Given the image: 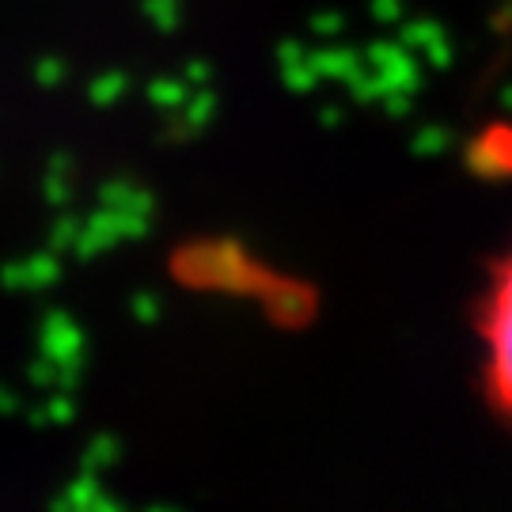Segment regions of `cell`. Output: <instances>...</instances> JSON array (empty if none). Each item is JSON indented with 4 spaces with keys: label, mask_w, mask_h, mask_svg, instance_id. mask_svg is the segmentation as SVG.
Instances as JSON below:
<instances>
[{
    "label": "cell",
    "mask_w": 512,
    "mask_h": 512,
    "mask_svg": "<svg viewBox=\"0 0 512 512\" xmlns=\"http://www.w3.org/2000/svg\"><path fill=\"white\" fill-rule=\"evenodd\" d=\"M35 76H38V84H42V88H54L57 80H65V65H61L57 57H46V61L35 69Z\"/></svg>",
    "instance_id": "5b68a950"
},
{
    "label": "cell",
    "mask_w": 512,
    "mask_h": 512,
    "mask_svg": "<svg viewBox=\"0 0 512 512\" xmlns=\"http://www.w3.org/2000/svg\"><path fill=\"white\" fill-rule=\"evenodd\" d=\"M148 99H156L160 107H175V103L186 99V84H179V80H156L148 88Z\"/></svg>",
    "instance_id": "277c9868"
},
{
    "label": "cell",
    "mask_w": 512,
    "mask_h": 512,
    "mask_svg": "<svg viewBox=\"0 0 512 512\" xmlns=\"http://www.w3.org/2000/svg\"><path fill=\"white\" fill-rule=\"evenodd\" d=\"M145 16L160 27V31H175L183 19V4L179 0H145Z\"/></svg>",
    "instance_id": "7a4b0ae2"
},
{
    "label": "cell",
    "mask_w": 512,
    "mask_h": 512,
    "mask_svg": "<svg viewBox=\"0 0 512 512\" xmlns=\"http://www.w3.org/2000/svg\"><path fill=\"white\" fill-rule=\"evenodd\" d=\"M186 76H190V80H202V84H205V80H209V69H205L202 61H194V65L186 69Z\"/></svg>",
    "instance_id": "8992f818"
},
{
    "label": "cell",
    "mask_w": 512,
    "mask_h": 512,
    "mask_svg": "<svg viewBox=\"0 0 512 512\" xmlns=\"http://www.w3.org/2000/svg\"><path fill=\"white\" fill-rule=\"evenodd\" d=\"M486 395L505 421H512V251L494 266L478 319Z\"/></svg>",
    "instance_id": "6da1fadb"
},
{
    "label": "cell",
    "mask_w": 512,
    "mask_h": 512,
    "mask_svg": "<svg viewBox=\"0 0 512 512\" xmlns=\"http://www.w3.org/2000/svg\"><path fill=\"white\" fill-rule=\"evenodd\" d=\"M88 95H92L95 103H114V99H122V95H126V76H122V73H103L92 88H88Z\"/></svg>",
    "instance_id": "3957f363"
}]
</instances>
